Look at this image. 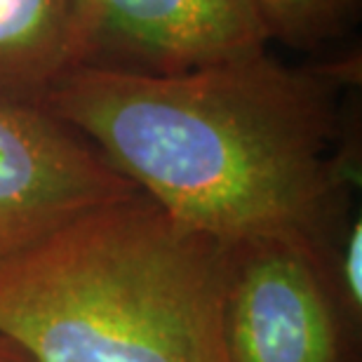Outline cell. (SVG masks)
<instances>
[{"label": "cell", "mask_w": 362, "mask_h": 362, "mask_svg": "<svg viewBox=\"0 0 362 362\" xmlns=\"http://www.w3.org/2000/svg\"><path fill=\"white\" fill-rule=\"evenodd\" d=\"M132 193L125 177L45 108L0 104V262Z\"/></svg>", "instance_id": "obj_5"}, {"label": "cell", "mask_w": 362, "mask_h": 362, "mask_svg": "<svg viewBox=\"0 0 362 362\" xmlns=\"http://www.w3.org/2000/svg\"><path fill=\"white\" fill-rule=\"evenodd\" d=\"M358 81V57L292 66L264 49L170 76L78 66L42 108L184 226L327 264L360 184L344 104Z\"/></svg>", "instance_id": "obj_1"}, {"label": "cell", "mask_w": 362, "mask_h": 362, "mask_svg": "<svg viewBox=\"0 0 362 362\" xmlns=\"http://www.w3.org/2000/svg\"><path fill=\"white\" fill-rule=\"evenodd\" d=\"M74 69L71 0H0V104L42 108Z\"/></svg>", "instance_id": "obj_6"}, {"label": "cell", "mask_w": 362, "mask_h": 362, "mask_svg": "<svg viewBox=\"0 0 362 362\" xmlns=\"http://www.w3.org/2000/svg\"><path fill=\"white\" fill-rule=\"evenodd\" d=\"M269 33L294 49H315L339 40L358 24L362 0H252Z\"/></svg>", "instance_id": "obj_7"}, {"label": "cell", "mask_w": 362, "mask_h": 362, "mask_svg": "<svg viewBox=\"0 0 362 362\" xmlns=\"http://www.w3.org/2000/svg\"><path fill=\"white\" fill-rule=\"evenodd\" d=\"M228 250L132 193L0 262V339L28 362H228Z\"/></svg>", "instance_id": "obj_2"}, {"label": "cell", "mask_w": 362, "mask_h": 362, "mask_svg": "<svg viewBox=\"0 0 362 362\" xmlns=\"http://www.w3.org/2000/svg\"><path fill=\"white\" fill-rule=\"evenodd\" d=\"M78 66L170 76L269 49L252 0H71Z\"/></svg>", "instance_id": "obj_4"}, {"label": "cell", "mask_w": 362, "mask_h": 362, "mask_svg": "<svg viewBox=\"0 0 362 362\" xmlns=\"http://www.w3.org/2000/svg\"><path fill=\"white\" fill-rule=\"evenodd\" d=\"M226 250L228 362H353L358 329L346 317L320 257L280 243Z\"/></svg>", "instance_id": "obj_3"}, {"label": "cell", "mask_w": 362, "mask_h": 362, "mask_svg": "<svg viewBox=\"0 0 362 362\" xmlns=\"http://www.w3.org/2000/svg\"><path fill=\"white\" fill-rule=\"evenodd\" d=\"M329 282L346 317L360 332L362 322V219L356 214L327 257Z\"/></svg>", "instance_id": "obj_8"}, {"label": "cell", "mask_w": 362, "mask_h": 362, "mask_svg": "<svg viewBox=\"0 0 362 362\" xmlns=\"http://www.w3.org/2000/svg\"><path fill=\"white\" fill-rule=\"evenodd\" d=\"M0 362H28V360L17 346H12L10 341L0 339Z\"/></svg>", "instance_id": "obj_9"}]
</instances>
